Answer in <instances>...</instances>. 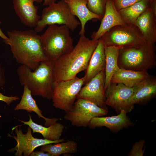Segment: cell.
Instances as JSON below:
<instances>
[{
    "label": "cell",
    "mask_w": 156,
    "mask_h": 156,
    "mask_svg": "<svg viewBox=\"0 0 156 156\" xmlns=\"http://www.w3.org/2000/svg\"><path fill=\"white\" fill-rule=\"evenodd\" d=\"M35 31H7V40H3L9 45L17 62L34 70L42 61L49 60L45 55L41 46L40 36Z\"/></svg>",
    "instance_id": "1"
},
{
    "label": "cell",
    "mask_w": 156,
    "mask_h": 156,
    "mask_svg": "<svg viewBox=\"0 0 156 156\" xmlns=\"http://www.w3.org/2000/svg\"><path fill=\"white\" fill-rule=\"evenodd\" d=\"M80 36L72 50L54 62L53 81L72 79L79 72L87 69L99 40H90L85 34Z\"/></svg>",
    "instance_id": "2"
},
{
    "label": "cell",
    "mask_w": 156,
    "mask_h": 156,
    "mask_svg": "<svg viewBox=\"0 0 156 156\" xmlns=\"http://www.w3.org/2000/svg\"><path fill=\"white\" fill-rule=\"evenodd\" d=\"M54 63L50 60L42 62L34 70L21 64L17 70L21 85L27 86L32 95L51 100Z\"/></svg>",
    "instance_id": "3"
},
{
    "label": "cell",
    "mask_w": 156,
    "mask_h": 156,
    "mask_svg": "<svg viewBox=\"0 0 156 156\" xmlns=\"http://www.w3.org/2000/svg\"><path fill=\"white\" fill-rule=\"evenodd\" d=\"M154 44L145 42L136 47L120 50L118 65L120 68L137 71H147L156 65Z\"/></svg>",
    "instance_id": "4"
},
{
    "label": "cell",
    "mask_w": 156,
    "mask_h": 156,
    "mask_svg": "<svg viewBox=\"0 0 156 156\" xmlns=\"http://www.w3.org/2000/svg\"><path fill=\"white\" fill-rule=\"evenodd\" d=\"M66 26H49L40 36L43 52L49 60L54 62L73 49V40Z\"/></svg>",
    "instance_id": "5"
},
{
    "label": "cell",
    "mask_w": 156,
    "mask_h": 156,
    "mask_svg": "<svg viewBox=\"0 0 156 156\" xmlns=\"http://www.w3.org/2000/svg\"><path fill=\"white\" fill-rule=\"evenodd\" d=\"M57 24L65 25L72 31L81 25L64 0L51 4L43 10L34 30L39 32L47 25Z\"/></svg>",
    "instance_id": "6"
},
{
    "label": "cell",
    "mask_w": 156,
    "mask_h": 156,
    "mask_svg": "<svg viewBox=\"0 0 156 156\" xmlns=\"http://www.w3.org/2000/svg\"><path fill=\"white\" fill-rule=\"evenodd\" d=\"M105 46H114L120 49L139 46L146 42L135 25L126 24L114 27L100 38Z\"/></svg>",
    "instance_id": "7"
},
{
    "label": "cell",
    "mask_w": 156,
    "mask_h": 156,
    "mask_svg": "<svg viewBox=\"0 0 156 156\" xmlns=\"http://www.w3.org/2000/svg\"><path fill=\"white\" fill-rule=\"evenodd\" d=\"M85 84L84 77L66 80L54 81L51 99L53 106L64 111L65 113L71 108L77 95Z\"/></svg>",
    "instance_id": "8"
},
{
    "label": "cell",
    "mask_w": 156,
    "mask_h": 156,
    "mask_svg": "<svg viewBox=\"0 0 156 156\" xmlns=\"http://www.w3.org/2000/svg\"><path fill=\"white\" fill-rule=\"evenodd\" d=\"M77 99L64 116V119L69 121L73 126L86 127L92 118L107 114V110L99 107L91 101L82 98Z\"/></svg>",
    "instance_id": "9"
},
{
    "label": "cell",
    "mask_w": 156,
    "mask_h": 156,
    "mask_svg": "<svg viewBox=\"0 0 156 156\" xmlns=\"http://www.w3.org/2000/svg\"><path fill=\"white\" fill-rule=\"evenodd\" d=\"M16 135L13 136L9 134L8 136L14 138L17 142L16 145L14 148L9 150L8 152L10 153L16 151L14 154L16 156H29L34 150L37 147L44 145L54 144L65 141L64 138L51 141L46 139L35 138L32 135L31 129L29 127L27 133L24 134L21 127L18 129L17 127L15 128Z\"/></svg>",
    "instance_id": "10"
},
{
    "label": "cell",
    "mask_w": 156,
    "mask_h": 156,
    "mask_svg": "<svg viewBox=\"0 0 156 156\" xmlns=\"http://www.w3.org/2000/svg\"><path fill=\"white\" fill-rule=\"evenodd\" d=\"M133 94V87L111 83L105 90V104L118 112L122 109L129 112L133 106L131 103Z\"/></svg>",
    "instance_id": "11"
},
{
    "label": "cell",
    "mask_w": 156,
    "mask_h": 156,
    "mask_svg": "<svg viewBox=\"0 0 156 156\" xmlns=\"http://www.w3.org/2000/svg\"><path fill=\"white\" fill-rule=\"evenodd\" d=\"M105 69L85 84L78 94L77 98L89 100L99 107L107 110L105 103Z\"/></svg>",
    "instance_id": "12"
},
{
    "label": "cell",
    "mask_w": 156,
    "mask_h": 156,
    "mask_svg": "<svg viewBox=\"0 0 156 156\" xmlns=\"http://www.w3.org/2000/svg\"><path fill=\"white\" fill-rule=\"evenodd\" d=\"M101 20L98 29L91 36L92 40H99L114 27L126 24L116 8L113 0H107L104 14Z\"/></svg>",
    "instance_id": "13"
},
{
    "label": "cell",
    "mask_w": 156,
    "mask_h": 156,
    "mask_svg": "<svg viewBox=\"0 0 156 156\" xmlns=\"http://www.w3.org/2000/svg\"><path fill=\"white\" fill-rule=\"evenodd\" d=\"M34 0H12L16 13L21 22L27 27H35L41 17L38 14V7Z\"/></svg>",
    "instance_id": "14"
},
{
    "label": "cell",
    "mask_w": 156,
    "mask_h": 156,
    "mask_svg": "<svg viewBox=\"0 0 156 156\" xmlns=\"http://www.w3.org/2000/svg\"><path fill=\"white\" fill-rule=\"evenodd\" d=\"M127 112L122 109L117 115L111 116L96 117L92 118L88 125L91 129L105 127L111 131L116 132L132 125L127 116Z\"/></svg>",
    "instance_id": "15"
},
{
    "label": "cell",
    "mask_w": 156,
    "mask_h": 156,
    "mask_svg": "<svg viewBox=\"0 0 156 156\" xmlns=\"http://www.w3.org/2000/svg\"><path fill=\"white\" fill-rule=\"evenodd\" d=\"M136 26L146 42L155 44L156 42V13L149 6L138 17Z\"/></svg>",
    "instance_id": "16"
},
{
    "label": "cell",
    "mask_w": 156,
    "mask_h": 156,
    "mask_svg": "<svg viewBox=\"0 0 156 156\" xmlns=\"http://www.w3.org/2000/svg\"><path fill=\"white\" fill-rule=\"evenodd\" d=\"M156 94V78L150 76L133 87L131 103L133 105L150 100Z\"/></svg>",
    "instance_id": "17"
},
{
    "label": "cell",
    "mask_w": 156,
    "mask_h": 156,
    "mask_svg": "<svg viewBox=\"0 0 156 156\" xmlns=\"http://www.w3.org/2000/svg\"><path fill=\"white\" fill-rule=\"evenodd\" d=\"M69 6L72 14L79 19L81 29L79 34H85V25L89 21L93 19L101 20L103 17L91 12L88 8V0H64Z\"/></svg>",
    "instance_id": "18"
},
{
    "label": "cell",
    "mask_w": 156,
    "mask_h": 156,
    "mask_svg": "<svg viewBox=\"0 0 156 156\" xmlns=\"http://www.w3.org/2000/svg\"><path fill=\"white\" fill-rule=\"evenodd\" d=\"M105 64L104 45L101 38L99 41L90 59L84 77L85 84L105 69Z\"/></svg>",
    "instance_id": "19"
},
{
    "label": "cell",
    "mask_w": 156,
    "mask_h": 156,
    "mask_svg": "<svg viewBox=\"0 0 156 156\" xmlns=\"http://www.w3.org/2000/svg\"><path fill=\"white\" fill-rule=\"evenodd\" d=\"M28 121H24L18 120L23 123V125H28L32 129L33 133H39L43 136L44 139L53 141L60 140L64 129V126L61 123L55 122L50 126L44 127L34 122L32 120L31 116L29 114Z\"/></svg>",
    "instance_id": "20"
},
{
    "label": "cell",
    "mask_w": 156,
    "mask_h": 156,
    "mask_svg": "<svg viewBox=\"0 0 156 156\" xmlns=\"http://www.w3.org/2000/svg\"><path fill=\"white\" fill-rule=\"evenodd\" d=\"M23 86V92L21 101L14 108V110H24L29 112H34L39 118H41L44 120V125L46 127L50 126L59 120L57 118H48L44 117L42 114V111L39 108L32 97L30 91L27 86Z\"/></svg>",
    "instance_id": "21"
},
{
    "label": "cell",
    "mask_w": 156,
    "mask_h": 156,
    "mask_svg": "<svg viewBox=\"0 0 156 156\" xmlns=\"http://www.w3.org/2000/svg\"><path fill=\"white\" fill-rule=\"evenodd\" d=\"M150 76L147 71H137L120 68L113 75L110 83H121L127 86L133 87Z\"/></svg>",
    "instance_id": "22"
},
{
    "label": "cell",
    "mask_w": 156,
    "mask_h": 156,
    "mask_svg": "<svg viewBox=\"0 0 156 156\" xmlns=\"http://www.w3.org/2000/svg\"><path fill=\"white\" fill-rule=\"evenodd\" d=\"M120 48L114 46L104 45L105 66V90L110 84L113 75L120 68L118 65V58Z\"/></svg>",
    "instance_id": "23"
},
{
    "label": "cell",
    "mask_w": 156,
    "mask_h": 156,
    "mask_svg": "<svg viewBox=\"0 0 156 156\" xmlns=\"http://www.w3.org/2000/svg\"><path fill=\"white\" fill-rule=\"evenodd\" d=\"M148 6L149 0H141L118 11L126 24L136 25L138 18Z\"/></svg>",
    "instance_id": "24"
},
{
    "label": "cell",
    "mask_w": 156,
    "mask_h": 156,
    "mask_svg": "<svg viewBox=\"0 0 156 156\" xmlns=\"http://www.w3.org/2000/svg\"><path fill=\"white\" fill-rule=\"evenodd\" d=\"M40 150L50 154L51 156L62 154L75 153L78 151V145L75 141L70 140L65 142L49 144L42 146Z\"/></svg>",
    "instance_id": "25"
},
{
    "label": "cell",
    "mask_w": 156,
    "mask_h": 156,
    "mask_svg": "<svg viewBox=\"0 0 156 156\" xmlns=\"http://www.w3.org/2000/svg\"><path fill=\"white\" fill-rule=\"evenodd\" d=\"M106 1L107 0H88L87 6L91 12L103 17Z\"/></svg>",
    "instance_id": "26"
},
{
    "label": "cell",
    "mask_w": 156,
    "mask_h": 156,
    "mask_svg": "<svg viewBox=\"0 0 156 156\" xmlns=\"http://www.w3.org/2000/svg\"><path fill=\"white\" fill-rule=\"evenodd\" d=\"M145 141L141 140L139 141L136 142L133 145L131 150L129 156H142L143 155L144 150L143 149L145 144Z\"/></svg>",
    "instance_id": "27"
},
{
    "label": "cell",
    "mask_w": 156,
    "mask_h": 156,
    "mask_svg": "<svg viewBox=\"0 0 156 156\" xmlns=\"http://www.w3.org/2000/svg\"><path fill=\"white\" fill-rule=\"evenodd\" d=\"M141 0H113L115 6L118 11L125 8Z\"/></svg>",
    "instance_id": "28"
},
{
    "label": "cell",
    "mask_w": 156,
    "mask_h": 156,
    "mask_svg": "<svg viewBox=\"0 0 156 156\" xmlns=\"http://www.w3.org/2000/svg\"><path fill=\"white\" fill-rule=\"evenodd\" d=\"M19 99V98L17 96H7L3 95L0 92V101H3L8 105H10L14 101H16Z\"/></svg>",
    "instance_id": "29"
},
{
    "label": "cell",
    "mask_w": 156,
    "mask_h": 156,
    "mask_svg": "<svg viewBox=\"0 0 156 156\" xmlns=\"http://www.w3.org/2000/svg\"><path fill=\"white\" fill-rule=\"evenodd\" d=\"M5 82V78L4 70L0 64V87H3Z\"/></svg>",
    "instance_id": "30"
},
{
    "label": "cell",
    "mask_w": 156,
    "mask_h": 156,
    "mask_svg": "<svg viewBox=\"0 0 156 156\" xmlns=\"http://www.w3.org/2000/svg\"><path fill=\"white\" fill-rule=\"evenodd\" d=\"M30 156H51L49 153L44 152L41 151H33L30 155Z\"/></svg>",
    "instance_id": "31"
},
{
    "label": "cell",
    "mask_w": 156,
    "mask_h": 156,
    "mask_svg": "<svg viewBox=\"0 0 156 156\" xmlns=\"http://www.w3.org/2000/svg\"><path fill=\"white\" fill-rule=\"evenodd\" d=\"M34 1L39 3H41L44 1L43 5L44 6L49 5L55 3L57 0H34Z\"/></svg>",
    "instance_id": "32"
},
{
    "label": "cell",
    "mask_w": 156,
    "mask_h": 156,
    "mask_svg": "<svg viewBox=\"0 0 156 156\" xmlns=\"http://www.w3.org/2000/svg\"><path fill=\"white\" fill-rule=\"evenodd\" d=\"M1 22L0 21V25L1 24ZM0 37L2 38L3 40H7L8 38V37L6 36L2 32L0 27Z\"/></svg>",
    "instance_id": "33"
}]
</instances>
